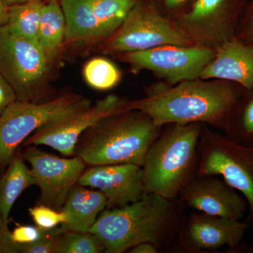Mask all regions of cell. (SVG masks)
<instances>
[{
  "label": "cell",
  "instance_id": "1",
  "mask_svg": "<svg viewBox=\"0 0 253 253\" xmlns=\"http://www.w3.org/2000/svg\"><path fill=\"white\" fill-rule=\"evenodd\" d=\"M185 208L178 198L146 194L132 204L104 210L89 232L102 241L106 253H124L144 242L170 251L185 221Z\"/></svg>",
  "mask_w": 253,
  "mask_h": 253
},
{
  "label": "cell",
  "instance_id": "2",
  "mask_svg": "<svg viewBox=\"0 0 253 253\" xmlns=\"http://www.w3.org/2000/svg\"><path fill=\"white\" fill-rule=\"evenodd\" d=\"M246 89L233 82L197 79L174 85L158 83L146 90V97L129 101L128 108L145 113L156 126L208 123L223 128Z\"/></svg>",
  "mask_w": 253,
  "mask_h": 253
},
{
  "label": "cell",
  "instance_id": "3",
  "mask_svg": "<svg viewBox=\"0 0 253 253\" xmlns=\"http://www.w3.org/2000/svg\"><path fill=\"white\" fill-rule=\"evenodd\" d=\"M162 128L145 113L126 110L83 132L73 156L81 158L89 166L131 163L142 167L148 150Z\"/></svg>",
  "mask_w": 253,
  "mask_h": 253
},
{
  "label": "cell",
  "instance_id": "4",
  "mask_svg": "<svg viewBox=\"0 0 253 253\" xmlns=\"http://www.w3.org/2000/svg\"><path fill=\"white\" fill-rule=\"evenodd\" d=\"M203 123L166 125L151 145L143 164L146 194L175 199L198 175Z\"/></svg>",
  "mask_w": 253,
  "mask_h": 253
},
{
  "label": "cell",
  "instance_id": "5",
  "mask_svg": "<svg viewBox=\"0 0 253 253\" xmlns=\"http://www.w3.org/2000/svg\"><path fill=\"white\" fill-rule=\"evenodd\" d=\"M50 65L38 42L16 36L6 26L0 28V72L18 101L43 102L51 99L46 82Z\"/></svg>",
  "mask_w": 253,
  "mask_h": 253
},
{
  "label": "cell",
  "instance_id": "6",
  "mask_svg": "<svg viewBox=\"0 0 253 253\" xmlns=\"http://www.w3.org/2000/svg\"><path fill=\"white\" fill-rule=\"evenodd\" d=\"M84 96L73 93L43 102L17 101L0 116V168L9 165L20 145L38 128L91 105Z\"/></svg>",
  "mask_w": 253,
  "mask_h": 253
},
{
  "label": "cell",
  "instance_id": "7",
  "mask_svg": "<svg viewBox=\"0 0 253 253\" xmlns=\"http://www.w3.org/2000/svg\"><path fill=\"white\" fill-rule=\"evenodd\" d=\"M198 175H217L239 191L247 201L253 230V146H244L203 125L199 141Z\"/></svg>",
  "mask_w": 253,
  "mask_h": 253
},
{
  "label": "cell",
  "instance_id": "8",
  "mask_svg": "<svg viewBox=\"0 0 253 253\" xmlns=\"http://www.w3.org/2000/svg\"><path fill=\"white\" fill-rule=\"evenodd\" d=\"M190 44L185 32L161 16L152 4L138 0L117 31L108 38L104 50L121 54L161 46Z\"/></svg>",
  "mask_w": 253,
  "mask_h": 253
},
{
  "label": "cell",
  "instance_id": "9",
  "mask_svg": "<svg viewBox=\"0 0 253 253\" xmlns=\"http://www.w3.org/2000/svg\"><path fill=\"white\" fill-rule=\"evenodd\" d=\"M129 100L110 94L75 112L46 123L38 128L23 143L29 145H44L65 156H73L78 139L86 129L105 119L122 112L128 108Z\"/></svg>",
  "mask_w": 253,
  "mask_h": 253
},
{
  "label": "cell",
  "instance_id": "10",
  "mask_svg": "<svg viewBox=\"0 0 253 253\" xmlns=\"http://www.w3.org/2000/svg\"><path fill=\"white\" fill-rule=\"evenodd\" d=\"M213 50L200 46L165 45L119 54L134 70H148L167 81L169 85L199 78L214 59Z\"/></svg>",
  "mask_w": 253,
  "mask_h": 253
},
{
  "label": "cell",
  "instance_id": "11",
  "mask_svg": "<svg viewBox=\"0 0 253 253\" xmlns=\"http://www.w3.org/2000/svg\"><path fill=\"white\" fill-rule=\"evenodd\" d=\"M26 147L23 157L41 189L38 204L61 211L70 191L85 170L86 163L78 156L62 158L48 154L36 145Z\"/></svg>",
  "mask_w": 253,
  "mask_h": 253
},
{
  "label": "cell",
  "instance_id": "12",
  "mask_svg": "<svg viewBox=\"0 0 253 253\" xmlns=\"http://www.w3.org/2000/svg\"><path fill=\"white\" fill-rule=\"evenodd\" d=\"M251 228L245 221L191 212L186 217L174 251L185 253L215 252L224 246L229 250L242 247V241Z\"/></svg>",
  "mask_w": 253,
  "mask_h": 253
},
{
  "label": "cell",
  "instance_id": "13",
  "mask_svg": "<svg viewBox=\"0 0 253 253\" xmlns=\"http://www.w3.org/2000/svg\"><path fill=\"white\" fill-rule=\"evenodd\" d=\"M185 207L210 215L241 219L248 211L246 200L217 175H197L177 196Z\"/></svg>",
  "mask_w": 253,
  "mask_h": 253
},
{
  "label": "cell",
  "instance_id": "14",
  "mask_svg": "<svg viewBox=\"0 0 253 253\" xmlns=\"http://www.w3.org/2000/svg\"><path fill=\"white\" fill-rule=\"evenodd\" d=\"M78 184L101 191L107 199L106 208L123 207L146 194L142 168L131 163L90 166Z\"/></svg>",
  "mask_w": 253,
  "mask_h": 253
},
{
  "label": "cell",
  "instance_id": "15",
  "mask_svg": "<svg viewBox=\"0 0 253 253\" xmlns=\"http://www.w3.org/2000/svg\"><path fill=\"white\" fill-rule=\"evenodd\" d=\"M199 79L233 82L246 90H253V44L236 37L223 42Z\"/></svg>",
  "mask_w": 253,
  "mask_h": 253
},
{
  "label": "cell",
  "instance_id": "16",
  "mask_svg": "<svg viewBox=\"0 0 253 253\" xmlns=\"http://www.w3.org/2000/svg\"><path fill=\"white\" fill-rule=\"evenodd\" d=\"M106 208L107 199L101 191L75 184L61 209L67 215V221L60 228L63 232H89L100 213Z\"/></svg>",
  "mask_w": 253,
  "mask_h": 253
},
{
  "label": "cell",
  "instance_id": "17",
  "mask_svg": "<svg viewBox=\"0 0 253 253\" xmlns=\"http://www.w3.org/2000/svg\"><path fill=\"white\" fill-rule=\"evenodd\" d=\"M66 21L64 43L101 39V28L89 0H61Z\"/></svg>",
  "mask_w": 253,
  "mask_h": 253
},
{
  "label": "cell",
  "instance_id": "18",
  "mask_svg": "<svg viewBox=\"0 0 253 253\" xmlns=\"http://www.w3.org/2000/svg\"><path fill=\"white\" fill-rule=\"evenodd\" d=\"M23 156L15 154L0 178V214L9 220L11 208L25 190L36 185L31 168L25 163Z\"/></svg>",
  "mask_w": 253,
  "mask_h": 253
},
{
  "label": "cell",
  "instance_id": "19",
  "mask_svg": "<svg viewBox=\"0 0 253 253\" xmlns=\"http://www.w3.org/2000/svg\"><path fill=\"white\" fill-rule=\"evenodd\" d=\"M66 21L57 1L44 4L42 9L38 42L51 64L59 54L65 42Z\"/></svg>",
  "mask_w": 253,
  "mask_h": 253
},
{
  "label": "cell",
  "instance_id": "20",
  "mask_svg": "<svg viewBox=\"0 0 253 253\" xmlns=\"http://www.w3.org/2000/svg\"><path fill=\"white\" fill-rule=\"evenodd\" d=\"M226 136L230 140L253 146V90H246L232 109L225 126Z\"/></svg>",
  "mask_w": 253,
  "mask_h": 253
},
{
  "label": "cell",
  "instance_id": "21",
  "mask_svg": "<svg viewBox=\"0 0 253 253\" xmlns=\"http://www.w3.org/2000/svg\"><path fill=\"white\" fill-rule=\"evenodd\" d=\"M43 5L42 0L11 5L8 7V21L5 26L16 36L38 42Z\"/></svg>",
  "mask_w": 253,
  "mask_h": 253
},
{
  "label": "cell",
  "instance_id": "22",
  "mask_svg": "<svg viewBox=\"0 0 253 253\" xmlns=\"http://www.w3.org/2000/svg\"><path fill=\"white\" fill-rule=\"evenodd\" d=\"M138 0H89L101 28L102 38H109L121 26Z\"/></svg>",
  "mask_w": 253,
  "mask_h": 253
},
{
  "label": "cell",
  "instance_id": "23",
  "mask_svg": "<svg viewBox=\"0 0 253 253\" xmlns=\"http://www.w3.org/2000/svg\"><path fill=\"white\" fill-rule=\"evenodd\" d=\"M88 85L98 90H108L117 85L121 78L119 69L109 60L97 57L89 60L83 68Z\"/></svg>",
  "mask_w": 253,
  "mask_h": 253
},
{
  "label": "cell",
  "instance_id": "24",
  "mask_svg": "<svg viewBox=\"0 0 253 253\" xmlns=\"http://www.w3.org/2000/svg\"><path fill=\"white\" fill-rule=\"evenodd\" d=\"M105 251L102 241L92 233L65 231L58 238L54 253H100Z\"/></svg>",
  "mask_w": 253,
  "mask_h": 253
},
{
  "label": "cell",
  "instance_id": "25",
  "mask_svg": "<svg viewBox=\"0 0 253 253\" xmlns=\"http://www.w3.org/2000/svg\"><path fill=\"white\" fill-rule=\"evenodd\" d=\"M228 0H196L192 9L184 16V21L188 27H200L215 16H222L235 25L234 14L228 12Z\"/></svg>",
  "mask_w": 253,
  "mask_h": 253
},
{
  "label": "cell",
  "instance_id": "26",
  "mask_svg": "<svg viewBox=\"0 0 253 253\" xmlns=\"http://www.w3.org/2000/svg\"><path fill=\"white\" fill-rule=\"evenodd\" d=\"M28 211L35 224L43 230L54 229L67 221V215L62 210L57 211L44 205L38 204Z\"/></svg>",
  "mask_w": 253,
  "mask_h": 253
},
{
  "label": "cell",
  "instance_id": "27",
  "mask_svg": "<svg viewBox=\"0 0 253 253\" xmlns=\"http://www.w3.org/2000/svg\"><path fill=\"white\" fill-rule=\"evenodd\" d=\"M62 233L60 226L46 230L41 239L36 242L24 245L22 253H54L56 241Z\"/></svg>",
  "mask_w": 253,
  "mask_h": 253
},
{
  "label": "cell",
  "instance_id": "28",
  "mask_svg": "<svg viewBox=\"0 0 253 253\" xmlns=\"http://www.w3.org/2000/svg\"><path fill=\"white\" fill-rule=\"evenodd\" d=\"M46 230H43L36 225H18L11 231V237L14 242L21 245H28L36 242L44 235Z\"/></svg>",
  "mask_w": 253,
  "mask_h": 253
},
{
  "label": "cell",
  "instance_id": "29",
  "mask_svg": "<svg viewBox=\"0 0 253 253\" xmlns=\"http://www.w3.org/2000/svg\"><path fill=\"white\" fill-rule=\"evenodd\" d=\"M23 249V245L13 241L8 220L0 214V253H22Z\"/></svg>",
  "mask_w": 253,
  "mask_h": 253
},
{
  "label": "cell",
  "instance_id": "30",
  "mask_svg": "<svg viewBox=\"0 0 253 253\" xmlns=\"http://www.w3.org/2000/svg\"><path fill=\"white\" fill-rule=\"evenodd\" d=\"M17 100L14 89L0 72V116Z\"/></svg>",
  "mask_w": 253,
  "mask_h": 253
},
{
  "label": "cell",
  "instance_id": "31",
  "mask_svg": "<svg viewBox=\"0 0 253 253\" xmlns=\"http://www.w3.org/2000/svg\"><path fill=\"white\" fill-rule=\"evenodd\" d=\"M237 38L253 45V11L247 21L245 23L244 27L241 31V36Z\"/></svg>",
  "mask_w": 253,
  "mask_h": 253
},
{
  "label": "cell",
  "instance_id": "32",
  "mask_svg": "<svg viewBox=\"0 0 253 253\" xmlns=\"http://www.w3.org/2000/svg\"><path fill=\"white\" fill-rule=\"evenodd\" d=\"M129 253H158L159 251L154 244L149 242L141 243L129 249Z\"/></svg>",
  "mask_w": 253,
  "mask_h": 253
},
{
  "label": "cell",
  "instance_id": "33",
  "mask_svg": "<svg viewBox=\"0 0 253 253\" xmlns=\"http://www.w3.org/2000/svg\"><path fill=\"white\" fill-rule=\"evenodd\" d=\"M8 7L2 0H0V28L7 23Z\"/></svg>",
  "mask_w": 253,
  "mask_h": 253
},
{
  "label": "cell",
  "instance_id": "34",
  "mask_svg": "<svg viewBox=\"0 0 253 253\" xmlns=\"http://www.w3.org/2000/svg\"><path fill=\"white\" fill-rule=\"evenodd\" d=\"M186 0H165L166 6L169 9H174L182 4Z\"/></svg>",
  "mask_w": 253,
  "mask_h": 253
},
{
  "label": "cell",
  "instance_id": "35",
  "mask_svg": "<svg viewBox=\"0 0 253 253\" xmlns=\"http://www.w3.org/2000/svg\"><path fill=\"white\" fill-rule=\"evenodd\" d=\"M4 4L7 6H11V5L21 4V3L26 2L29 0H2Z\"/></svg>",
  "mask_w": 253,
  "mask_h": 253
},
{
  "label": "cell",
  "instance_id": "36",
  "mask_svg": "<svg viewBox=\"0 0 253 253\" xmlns=\"http://www.w3.org/2000/svg\"><path fill=\"white\" fill-rule=\"evenodd\" d=\"M48 1H59V0H48Z\"/></svg>",
  "mask_w": 253,
  "mask_h": 253
}]
</instances>
